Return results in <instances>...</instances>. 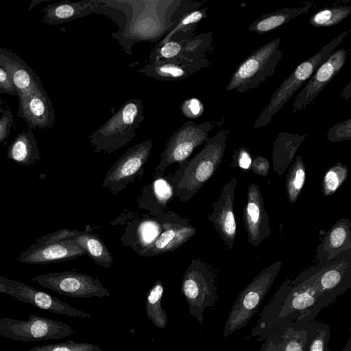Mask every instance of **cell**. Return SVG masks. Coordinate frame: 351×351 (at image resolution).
I'll return each instance as SVG.
<instances>
[{"mask_svg":"<svg viewBox=\"0 0 351 351\" xmlns=\"http://www.w3.org/2000/svg\"><path fill=\"white\" fill-rule=\"evenodd\" d=\"M334 302L313 287L287 279L264 306L251 335L263 341L284 326L313 322L321 310Z\"/></svg>","mask_w":351,"mask_h":351,"instance_id":"6da1fadb","label":"cell"},{"mask_svg":"<svg viewBox=\"0 0 351 351\" xmlns=\"http://www.w3.org/2000/svg\"><path fill=\"white\" fill-rule=\"evenodd\" d=\"M228 132L225 129L217 132L193 158L179 164L171 183L180 201L190 200L215 174L223 158Z\"/></svg>","mask_w":351,"mask_h":351,"instance_id":"7a4b0ae2","label":"cell"},{"mask_svg":"<svg viewBox=\"0 0 351 351\" xmlns=\"http://www.w3.org/2000/svg\"><path fill=\"white\" fill-rule=\"evenodd\" d=\"M142 100L129 99L90 138L94 152L110 154L132 141L144 120Z\"/></svg>","mask_w":351,"mask_h":351,"instance_id":"3957f363","label":"cell"},{"mask_svg":"<svg viewBox=\"0 0 351 351\" xmlns=\"http://www.w3.org/2000/svg\"><path fill=\"white\" fill-rule=\"evenodd\" d=\"M350 29L342 32L339 35L324 45L315 54L300 63L294 71L274 91L267 106L255 121L254 128L265 127L273 117L304 85L316 70L335 51Z\"/></svg>","mask_w":351,"mask_h":351,"instance_id":"277c9868","label":"cell"},{"mask_svg":"<svg viewBox=\"0 0 351 351\" xmlns=\"http://www.w3.org/2000/svg\"><path fill=\"white\" fill-rule=\"evenodd\" d=\"M280 42L281 38H276L250 53L234 71L226 90L242 93L258 87L272 76L283 55Z\"/></svg>","mask_w":351,"mask_h":351,"instance_id":"5b68a950","label":"cell"},{"mask_svg":"<svg viewBox=\"0 0 351 351\" xmlns=\"http://www.w3.org/2000/svg\"><path fill=\"white\" fill-rule=\"evenodd\" d=\"M276 261L260 271L237 298L226 321L223 336L243 328L257 311L282 267Z\"/></svg>","mask_w":351,"mask_h":351,"instance_id":"8992f818","label":"cell"},{"mask_svg":"<svg viewBox=\"0 0 351 351\" xmlns=\"http://www.w3.org/2000/svg\"><path fill=\"white\" fill-rule=\"evenodd\" d=\"M293 280L313 287L335 302L351 288V250L302 271Z\"/></svg>","mask_w":351,"mask_h":351,"instance_id":"52a82bcc","label":"cell"},{"mask_svg":"<svg viewBox=\"0 0 351 351\" xmlns=\"http://www.w3.org/2000/svg\"><path fill=\"white\" fill-rule=\"evenodd\" d=\"M181 292L189 314L203 324L204 310L214 304L216 298L215 276L207 263L196 258L191 260L182 278Z\"/></svg>","mask_w":351,"mask_h":351,"instance_id":"ba28073f","label":"cell"},{"mask_svg":"<svg viewBox=\"0 0 351 351\" xmlns=\"http://www.w3.org/2000/svg\"><path fill=\"white\" fill-rule=\"evenodd\" d=\"M27 320L0 318V337L20 341L58 340L75 334L67 324L35 315Z\"/></svg>","mask_w":351,"mask_h":351,"instance_id":"9c48e42d","label":"cell"},{"mask_svg":"<svg viewBox=\"0 0 351 351\" xmlns=\"http://www.w3.org/2000/svg\"><path fill=\"white\" fill-rule=\"evenodd\" d=\"M215 127L210 121L195 123L189 120L177 130L167 141L160 156V161L155 168L156 174L164 173L166 169L173 163L181 164L199 146L208 138L209 132Z\"/></svg>","mask_w":351,"mask_h":351,"instance_id":"30bf717a","label":"cell"},{"mask_svg":"<svg viewBox=\"0 0 351 351\" xmlns=\"http://www.w3.org/2000/svg\"><path fill=\"white\" fill-rule=\"evenodd\" d=\"M31 280L45 288L69 297L106 298L110 296L108 290L97 278L82 273L52 272L36 276Z\"/></svg>","mask_w":351,"mask_h":351,"instance_id":"8fae6325","label":"cell"},{"mask_svg":"<svg viewBox=\"0 0 351 351\" xmlns=\"http://www.w3.org/2000/svg\"><path fill=\"white\" fill-rule=\"evenodd\" d=\"M153 141L147 139L131 147L106 171L102 186L117 195L135 180L141 179L152 148Z\"/></svg>","mask_w":351,"mask_h":351,"instance_id":"7c38bea8","label":"cell"},{"mask_svg":"<svg viewBox=\"0 0 351 351\" xmlns=\"http://www.w3.org/2000/svg\"><path fill=\"white\" fill-rule=\"evenodd\" d=\"M0 293L10 295L21 302L51 313L75 317L92 318L88 313L80 310L45 291L3 276H0Z\"/></svg>","mask_w":351,"mask_h":351,"instance_id":"4fadbf2b","label":"cell"},{"mask_svg":"<svg viewBox=\"0 0 351 351\" xmlns=\"http://www.w3.org/2000/svg\"><path fill=\"white\" fill-rule=\"evenodd\" d=\"M346 58V49L341 48L333 51L296 95L291 112L298 113L307 108L343 67Z\"/></svg>","mask_w":351,"mask_h":351,"instance_id":"5bb4252c","label":"cell"},{"mask_svg":"<svg viewBox=\"0 0 351 351\" xmlns=\"http://www.w3.org/2000/svg\"><path fill=\"white\" fill-rule=\"evenodd\" d=\"M237 179L232 178L223 184L213 211L208 219L213 224L221 239L229 250H232L237 235V221L234 213V191Z\"/></svg>","mask_w":351,"mask_h":351,"instance_id":"9a60e30c","label":"cell"},{"mask_svg":"<svg viewBox=\"0 0 351 351\" xmlns=\"http://www.w3.org/2000/svg\"><path fill=\"white\" fill-rule=\"evenodd\" d=\"M243 214L247 241L251 245L258 246L269 237L271 228L263 197L259 187L254 183H251L247 188Z\"/></svg>","mask_w":351,"mask_h":351,"instance_id":"2e32d148","label":"cell"},{"mask_svg":"<svg viewBox=\"0 0 351 351\" xmlns=\"http://www.w3.org/2000/svg\"><path fill=\"white\" fill-rule=\"evenodd\" d=\"M19 99L18 116L30 128L45 129L54 126L55 110L44 88Z\"/></svg>","mask_w":351,"mask_h":351,"instance_id":"e0dca14e","label":"cell"},{"mask_svg":"<svg viewBox=\"0 0 351 351\" xmlns=\"http://www.w3.org/2000/svg\"><path fill=\"white\" fill-rule=\"evenodd\" d=\"M209 65L210 62L206 57L193 60L180 58L149 62L138 72L159 81L176 82L186 79Z\"/></svg>","mask_w":351,"mask_h":351,"instance_id":"ac0fdd59","label":"cell"},{"mask_svg":"<svg viewBox=\"0 0 351 351\" xmlns=\"http://www.w3.org/2000/svg\"><path fill=\"white\" fill-rule=\"evenodd\" d=\"M0 67L8 74L19 98L44 88L34 71L17 53L1 47Z\"/></svg>","mask_w":351,"mask_h":351,"instance_id":"d6986e66","label":"cell"},{"mask_svg":"<svg viewBox=\"0 0 351 351\" xmlns=\"http://www.w3.org/2000/svg\"><path fill=\"white\" fill-rule=\"evenodd\" d=\"M86 255L85 251L71 239L58 243L30 245L18 259L26 264H48Z\"/></svg>","mask_w":351,"mask_h":351,"instance_id":"ffe728a7","label":"cell"},{"mask_svg":"<svg viewBox=\"0 0 351 351\" xmlns=\"http://www.w3.org/2000/svg\"><path fill=\"white\" fill-rule=\"evenodd\" d=\"M161 226L160 235L150 246L139 254L140 256L152 257L174 251L196 233L195 228L185 219L181 222L161 223Z\"/></svg>","mask_w":351,"mask_h":351,"instance_id":"44dd1931","label":"cell"},{"mask_svg":"<svg viewBox=\"0 0 351 351\" xmlns=\"http://www.w3.org/2000/svg\"><path fill=\"white\" fill-rule=\"evenodd\" d=\"M311 322L288 325L270 333L259 351H306Z\"/></svg>","mask_w":351,"mask_h":351,"instance_id":"7402d4cb","label":"cell"},{"mask_svg":"<svg viewBox=\"0 0 351 351\" xmlns=\"http://www.w3.org/2000/svg\"><path fill=\"white\" fill-rule=\"evenodd\" d=\"M351 250V221L342 217L324 234L316 250L317 264L326 263Z\"/></svg>","mask_w":351,"mask_h":351,"instance_id":"603a6c76","label":"cell"},{"mask_svg":"<svg viewBox=\"0 0 351 351\" xmlns=\"http://www.w3.org/2000/svg\"><path fill=\"white\" fill-rule=\"evenodd\" d=\"M100 1H82L72 2L62 1L47 5L43 9L42 21L47 25H59L82 18L96 12L99 9Z\"/></svg>","mask_w":351,"mask_h":351,"instance_id":"cb8c5ba5","label":"cell"},{"mask_svg":"<svg viewBox=\"0 0 351 351\" xmlns=\"http://www.w3.org/2000/svg\"><path fill=\"white\" fill-rule=\"evenodd\" d=\"M306 136V134L300 135L287 132H281L277 135L273 143L272 163L273 169L278 178L293 162Z\"/></svg>","mask_w":351,"mask_h":351,"instance_id":"d4e9b609","label":"cell"},{"mask_svg":"<svg viewBox=\"0 0 351 351\" xmlns=\"http://www.w3.org/2000/svg\"><path fill=\"white\" fill-rule=\"evenodd\" d=\"M312 5V2H307L300 8H285L265 14L253 22L247 30L257 34L271 32L288 23L292 19L308 12Z\"/></svg>","mask_w":351,"mask_h":351,"instance_id":"484cf974","label":"cell"},{"mask_svg":"<svg viewBox=\"0 0 351 351\" xmlns=\"http://www.w3.org/2000/svg\"><path fill=\"white\" fill-rule=\"evenodd\" d=\"M7 157L23 165H30L40 160L38 143L31 130L17 134L8 147Z\"/></svg>","mask_w":351,"mask_h":351,"instance_id":"4316f807","label":"cell"},{"mask_svg":"<svg viewBox=\"0 0 351 351\" xmlns=\"http://www.w3.org/2000/svg\"><path fill=\"white\" fill-rule=\"evenodd\" d=\"M80 246L95 263L105 268L111 266L113 259L104 241L95 234L88 231L71 239Z\"/></svg>","mask_w":351,"mask_h":351,"instance_id":"83f0119b","label":"cell"},{"mask_svg":"<svg viewBox=\"0 0 351 351\" xmlns=\"http://www.w3.org/2000/svg\"><path fill=\"white\" fill-rule=\"evenodd\" d=\"M208 9L207 7L197 9L182 15L173 23L158 44H162L171 39L182 41L193 36L198 23L204 19L208 18Z\"/></svg>","mask_w":351,"mask_h":351,"instance_id":"f1b7e54d","label":"cell"},{"mask_svg":"<svg viewBox=\"0 0 351 351\" xmlns=\"http://www.w3.org/2000/svg\"><path fill=\"white\" fill-rule=\"evenodd\" d=\"M163 293V284L158 280L148 290L145 300L146 315L159 329H164L168 323L167 313L162 307Z\"/></svg>","mask_w":351,"mask_h":351,"instance_id":"f546056e","label":"cell"},{"mask_svg":"<svg viewBox=\"0 0 351 351\" xmlns=\"http://www.w3.org/2000/svg\"><path fill=\"white\" fill-rule=\"evenodd\" d=\"M306 180V167L300 155L296 156L289 169L286 178V191L289 202L292 204L297 201Z\"/></svg>","mask_w":351,"mask_h":351,"instance_id":"4dcf8cb0","label":"cell"},{"mask_svg":"<svg viewBox=\"0 0 351 351\" xmlns=\"http://www.w3.org/2000/svg\"><path fill=\"white\" fill-rule=\"evenodd\" d=\"M350 14V5H332L319 10L312 15L309 19V23L315 27H332L341 23Z\"/></svg>","mask_w":351,"mask_h":351,"instance_id":"1f68e13d","label":"cell"},{"mask_svg":"<svg viewBox=\"0 0 351 351\" xmlns=\"http://www.w3.org/2000/svg\"><path fill=\"white\" fill-rule=\"evenodd\" d=\"M162 232L161 223L152 219H144L137 226L134 244L132 246L138 254L150 246Z\"/></svg>","mask_w":351,"mask_h":351,"instance_id":"d6a6232c","label":"cell"},{"mask_svg":"<svg viewBox=\"0 0 351 351\" xmlns=\"http://www.w3.org/2000/svg\"><path fill=\"white\" fill-rule=\"evenodd\" d=\"M213 42L212 33H202L182 40V58L198 59L205 58Z\"/></svg>","mask_w":351,"mask_h":351,"instance_id":"836d02e7","label":"cell"},{"mask_svg":"<svg viewBox=\"0 0 351 351\" xmlns=\"http://www.w3.org/2000/svg\"><path fill=\"white\" fill-rule=\"evenodd\" d=\"M348 169L346 165L338 162L325 173L322 180V191L324 196L334 194L346 180Z\"/></svg>","mask_w":351,"mask_h":351,"instance_id":"e575fe53","label":"cell"},{"mask_svg":"<svg viewBox=\"0 0 351 351\" xmlns=\"http://www.w3.org/2000/svg\"><path fill=\"white\" fill-rule=\"evenodd\" d=\"M330 337L329 325L313 321L311 323L306 351H330L328 347Z\"/></svg>","mask_w":351,"mask_h":351,"instance_id":"d590c367","label":"cell"},{"mask_svg":"<svg viewBox=\"0 0 351 351\" xmlns=\"http://www.w3.org/2000/svg\"><path fill=\"white\" fill-rule=\"evenodd\" d=\"M182 41L171 39L162 44H156L149 56V62L165 61L182 58Z\"/></svg>","mask_w":351,"mask_h":351,"instance_id":"8d00e7d4","label":"cell"},{"mask_svg":"<svg viewBox=\"0 0 351 351\" xmlns=\"http://www.w3.org/2000/svg\"><path fill=\"white\" fill-rule=\"evenodd\" d=\"M29 351H102V349L93 343L69 340L62 343L35 346Z\"/></svg>","mask_w":351,"mask_h":351,"instance_id":"74e56055","label":"cell"},{"mask_svg":"<svg viewBox=\"0 0 351 351\" xmlns=\"http://www.w3.org/2000/svg\"><path fill=\"white\" fill-rule=\"evenodd\" d=\"M153 194L156 203L160 206H167V202L174 195L173 188L171 184L162 177H157L154 182L147 186Z\"/></svg>","mask_w":351,"mask_h":351,"instance_id":"f35d334b","label":"cell"},{"mask_svg":"<svg viewBox=\"0 0 351 351\" xmlns=\"http://www.w3.org/2000/svg\"><path fill=\"white\" fill-rule=\"evenodd\" d=\"M327 139L332 143L350 141L351 139V119L332 125L328 131Z\"/></svg>","mask_w":351,"mask_h":351,"instance_id":"ab89813d","label":"cell"},{"mask_svg":"<svg viewBox=\"0 0 351 351\" xmlns=\"http://www.w3.org/2000/svg\"><path fill=\"white\" fill-rule=\"evenodd\" d=\"M82 231L62 228L54 232L47 234L36 239L35 243L38 245L58 243L64 240L71 239L81 233Z\"/></svg>","mask_w":351,"mask_h":351,"instance_id":"60d3db41","label":"cell"},{"mask_svg":"<svg viewBox=\"0 0 351 351\" xmlns=\"http://www.w3.org/2000/svg\"><path fill=\"white\" fill-rule=\"evenodd\" d=\"M182 114L190 120H193L202 116L204 108L199 99L195 97L185 99L180 106Z\"/></svg>","mask_w":351,"mask_h":351,"instance_id":"b9f144b4","label":"cell"},{"mask_svg":"<svg viewBox=\"0 0 351 351\" xmlns=\"http://www.w3.org/2000/svg\"><path fill=\"white\" fill-rule=\"evenodd\" d=\"M252 157L248 150L240 147L236 150L232 156V162L230 165L232 167H238L243 170L251 169Z\"/></svg>","mask_w":351,"mask_h":351,"instance_id":"7bdbcfd3","label":"cell"},{"mask_svg":"<svg viewBox=\"0 0 351 351\" xmlns=\"http://www.w3.org/2000/svg\"><path fill=\"white\" fill-rule=\"evenodd\" d=\"M0 112L2 113L0 118V143H1L8 138L14 120L9 108L4 109L0 106Z\"/></svg>","mask_w":351,"mask_h":351,"instance_id":"ee69618b","label":"cell"},{"mask_svg":"<svg viewBox=\"0 0 351 351\" xmlns=\"http://www.w3.org/2000/svg\"><path fill=\"white\" fill-rule=\"evenodd\" d=\"M1 94L17 95V90L8 74L0 67V106L3 105Z\"/></svg>","mask_w":351,"mask_h":351,"instance_id":"f6af8a7d","label":"cell"},{"mask_svg":"<svg viewBox=\"0 0 351 351\" xmlns=\"http://www.w3.org/2000/svg\"><path fill=\"white\" fill-rule=\"evenodd\" d=\"M251 169L256 175L266 177L269 173V162L265 157L256 156L252 160Z\"/></svg>","mask_w":351,"mask_h":351,"instance_id":"bcb514c9","label":"cell"},{"mask_svg":"<svg viewBox=\"0 0 351 351\" xmlns=\"http://www.w3.org/2000/svg\"><path fill=\"white\" fill-rule=\"evenodd\" d=\"M342 351H351V337H349Z\"/></svg>","mask_w":351,"mask_h":351,"instance_id":"7dc6e473","label":"cell"}]
</instances>
